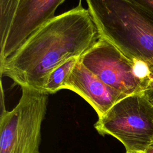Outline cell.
<instances>
[{
  "instance_id": "6da1fadb",
  "label": "cell",
  "mask_w": 153,
  "mask_h": 153,
  "mask_svg": "<svg viewBox=\"0 0 153 153\" xmlns=\"http://www.w3.org/2000/svg\"><path fill=\"white\" fill-rule=\"evenodd\" d=\"M100 37L88 9L81 3L54 16L2 64L1 76L15 84L42 91L49 74L72 57H81Z\"/></svg>"
},
{
  "instance_id": "7a4b0ae2",
  "label": "cell",
  "mask_w": 153,
  "mask_h": 153,
  "mask_svg": "<svg viewBox=\"0 0 153 153\" xmlns=\"http://www.w3.org/2000/svg\"><path fill=\"white\" fill-rule=\"evenodd\" d=\"M99 35L153 75V15L127 0H86Z\"/></svg>"
},
{
  "instance_id": "3957f363",
  "label": "cell",
  "mask_w": 153,
  "mask_h": 153,
  "mask_svg": "<svg viewBox=\"0 0 153 153\" xmlns=\"http://www.w3.org/2000/svg\"><path fill=\"white\" fill-rule=\"evenodd\" d=\"M21 88L19 102L11 111L1 107L0 153H39L48 94L28 87Z\"/></svg>"
},
{
  "instance_id": "277c9868",
  "label": "cell",
  "mask_w": 153,
  "mask_h": 153,
  "mask_svg": "<svg viewBox=\"0 0 153 153\" xmlns=\"http://www.w3.org/2000/svg\"><path fill=\"white\" fill-rule=\"evenodd\" d=\"M94 127L100 134L120 141L126 152H143L153 140V106L142 93L127 96L98 118Z\"/></svg>"
},
{
  "instance_id": "5b68a950",
  "label": "cell",
  "mask_w": 153,
  "mask_h": 153,
  "mask_svg": "<svg viewBox=\"0 0 153 153\" xmlns=\"http://www.w3.org/2000/svg\"><path fill=\"white\" fill-rule=\"evenodd\" d=\"M79 60L105 84L126 96L142 93L145 87L135 76L132 62L100 36Z\"/></svg>"
},
{
  "instance_id": "8992f818",
  "label": "cell",
  "mask_w": 153,
  "mask_h": 153,
  "mask_svg": "<svg viewBox=\"0 0 153 153\" xmlns=\"http://www.w3.org/2000/svg\"><path fill=\"white\" fill-rule=\"evenodd\" d=\"M65 0H19L5 40L1 43L0 65L40 27L53 19Z\"/></svg>"
},
{
  "instance_id": "52a82bcc",
  "label": "cell",
  "mask_w": 153,
  "mask_h": 153,
  "mask_svg": "<svg viewBox=\"0 0 153 153\" xmlns=\"http://www.w3.org/2000/svg\"><path fill=\"white\" fill-rule=\"evenodd\" d=\"M62 89L70 90L82 97L93 107L98 118L127 96L102 82L79 59L63 84Z\"/></svg>"
},
{
  "instance_id": "ba28073f",
  "label": "cell",
  "mask_w": 153,
  "mask_h": 153,
  "mask_svg": "<svg viewBox=\"0 0 153 153\" xmlns=\"http://www.w3.org/2000/svg\"><path fill=\"white\" fill-rule=\"evenodd\" d=\"M80 57H72L54 68L48 75L42 87V92L54 94L62 90L65 80L69 76Z\"/></svg>"
},
{
  "instance_id": "9c48e42d",
  "label": "cell",
  "mask_w": 153,
  "mask_h": 153,
  "mask_svg": "<svg viewBox=\"0 0 153 153\" xmlns=\"http://www.w3.org/2000/svg\"><path fill=\"white\" fill-rule=\"evenodd\" d=\"M19 0H0L1 43L5 39Z\"/></svg>"
},
{
  "instance_id": "30bf717a",
  "label": "cell",
  "mask_w": 153,
  "mask_h": 153,
  "mask_svg": "<svg viewBox=\"0 0 153 153\" xmlns=\"http://www.w3.org/2000/svg\"><path fill=\"white\" fill-rule=\"evenodd\" d=\"M153 15V0H127Z\"/></svg>"
},
{
  "instance_id": "8fae6325",
  "label": "cell",
  "mask_w": 153,
  "mask_h": 153,
  "mask_svg": "<svg viewBox=\"0 0 153 153\" xmlns=\"http://www.w3.org/2000/svg\"><path fill=\"white\" fill-rule=\"evenodd\" d=\"M142 94L153 106V78L148 81Z\"/></svg>"
},
{
  "instance_id": "7c38bea8",
  "label": "cell",
  "mask_w": 153,
  "mask_h": 153,
  "mask_svg": "<svg viewBox=\"0 0 153 153\" xmlns=\"http://www.w3.org/2000/svg\"><path fill=\"white\" fill-rule=\"evenodd\" d=\"M140 153H153V145H150L145 151L141 152Z\"/></svg>"
},
{
  "instance_id": "4fadbf2b",
  "label": "cell",
  "mask_w": 153,
  "mask_h": 153,
  "mask_svg": "<svg viewBox=\"0 0 153 153\" xmlns=\"http://www.w3.org/2000/svg\"><path fill=\"white\" fill-rule=\"evenodd\" d=\"M126 153H140V152H126Z\"/></svg>"
},
{
  "instance_id": "5bb4252c",
  "label": "cell",
  "mask_w": 153,
  "mask_h": 153,
  "mask_svg": "<svg viewBox=\"0 0 153 153\" xmlns=\"http://www.w3.org/2000/svg\"><path fill=\"white\" fill-rule=\"evenodd\" d=\"M151 145H153V140H152V144H151Z\"/></svg>"
}]
</instances>
